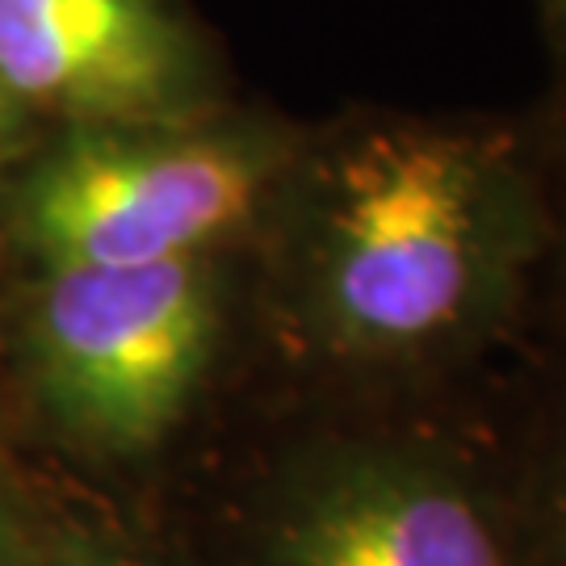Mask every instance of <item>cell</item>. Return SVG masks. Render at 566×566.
<instances>
[{
	"instance_id": "cell-4",
	"label": "cell",
	"mask_w": 566,
	"mask_h": 566,
	"mask_svg": "<svg viewBox=\"0 0 566 566\" xmlns=\"http://www.w3.org/2000/svg\"><path fill=\"white\" fill-rule=\"evenodd\" d=\"M227 324L219 256L60 264L34 311L46 403L109 449L156 446L214 374Z\"/></svg>"
},
{
	"instance_id": "cell-1",
	"label": "cell",
	"mask_w": 566,
	"mask_h": 566,
	"mask_svg": "<svg viewBox=\"0 0 566 566\" xmlns=\"http://www.w3.org/2000/svg\"><path fill=\"white\" fill-rule=\"evenodd\" d=\"M264 227L306 353L403 386L504 348L554 252L528 126L500 114H365L298 143Z\"/></svg>"
},
{
	"instance_id": "cell-6",
	"label": "cell",
	"mask_w": 566,
	"mask_h": 566,
	"mask_svg": "<svg viewBox=\"0 0 566 566\" xmlns=\"http://www.w3.org/2000/svg\"><path fill=\"white\" fill-rule=\"evenodd\" d=\"M521 563L566 566V382L542 403L525 441L507 446Z\"/></svg>"
},
{
	"instance_id": "cell-11",
	"label": "cell",
	"mask_w": 566,
	"mask_h": 566,
	"mask_svg": "<svg viewBox=\"0 0 566 566\" xmlns=\"http://www.w3.org/2000/svg\"><path fill=\"white\" fill-rule=\"evenodd\" d=\"M0 566H13V546H9V528H4V516H0Z\"/></svg>"
},
{
	"instance_id": "cell-3",
	"label": "cell",
	"mask_w": 566,
	"mask_h": 566,
	"mask_svg": "<svg viewBox=\"0 0 566 566\" xmlns=\"http://www.w3.org/2000/svg\"><path fill=\"white\" fill-rule=\"evenodd\" d=\"M248 566H525L507 446L424 420L306 449L277 474Z\"/></svg>"
},
{
	"instance_id": "cell-10",
	"label": "cell",
	"mask_w": 566,
	"mask_h": 566,
	"mask_svg": "<svg viewBox=\"0 0 566 566\" xmlns=\"http://www.w3.org/2000/svg\"><path fill=\"white\" fill-rule=\"evenodd\" d=\"M13 114H18V102L0 88V151H4V139H9V130H13V122H18Z\"/></svg>"
},
{
	"instance_id": "cell-8",
	"label": "cell",
	"mask_w": 566,
	"mask_h": 566,
	"mask_svg": "<svg viewBox=\"0 0 566 566\" xmlns=\"http://www.w3.org/2000/svg\"><path fill=\"white\" fill-rule=\"evenodd\" d=\"M533 18L542 30V42L549 51L554 72L566 67V0H533Z\"/></svg>"
},
{
	"instance_id": "cell-9",
	"label": "cell",
	"mask_w": 566,
	"mask_h": 566,
	"mask_svg": "<svg viewBox=\"0 0 566 566\" xmlns=\"http://www.w3.org/2000/svg\"><path fill=\"white\" fill-rule=\"evenodd\" d=\"M42 566H151L135 558V554H126V549H105V546H67L60 549L51 563Z\"/></svg>"
},
{
	"instance_id": "cell-2",
	"label": "cell",
	"mask_w": 566,
	"mask_h": 566,
	"mask_svg": "<svg viewBox=\"0 0 566 566\" xmlns=\"http://www.w3.org/2000/svg\"><path fill=\"white\" fill-rule=\"evenodd\" d=\"M294 156L256 118L88 130L30 177L18 223L46 269L219 256L264 227Z\"/></svg>"
},
{
	"instance_id": "cell-7",
	"label": "cell",
	"mask_w": 566,
	"mask_h": 566,
	"mask_svg": "<svg viewBox=\"0 0 566 566\" xmlns=\"http://www.w3.org/2000/svg\"><path fill=\"white\" fill-rule=\"evenodd\" d=\"M528 126V143L542 168L549 206V231H554V252H549V282L563 285L566 294V67L554 72L549 88L537 109L521 114Z\"/></svg>"
},
{
	"instance_id": "cell-5",
	"label": "cell",
	"mask_w": 566,
	"mask_h": 566,
	"mask_svg": "<svg viewBox=\"0 0 566 566\" xmlns=\"http://www.w3.org/2000/svg\"><path fill=\"white\" fill-rule=\"evenodd\" d=\"M0 88L97 130L210 114L206 51L168 0H0Z\"/></svg>"
}]
</instances>
